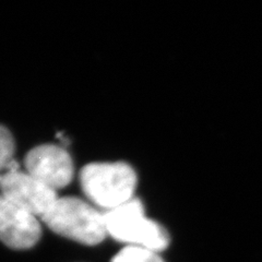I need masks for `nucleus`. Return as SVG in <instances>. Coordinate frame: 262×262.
<instances>
[{
    "label": "nucleus",
    "instance_id": "obj_1",
    "mask_svg": "<svg viewBox=\"0 0 262 262\" xmlns=\"http://www.w3.org/2000/svg\"><path fill=\"white\" fill-rule=\"evenodd\" d=\"M80 184L86 199L107 212L136 198L138 175L126 162H94L81 169Z\"/></svg>",
    "mask_w": 262,
    "mask_h": 262
},
{
    "label": "nucleus",
    "instance_id": "obj_2",
    "mask_svg": "<svg viewBox=\"0 0 262 262\" xmlns=\"http://www.w3.org/2000/svg\"><path fill=\"white\" fill-rule=\"evenodd\" d=\"M40 221L54 233L88 246L107 236L104 212L78 196H59Z\"/></svg>",
    "mask_w": 262,
    "mask_h": 262
},
{
    "label": "nucleus",
    "instance_id": "obj_3",
    "mask_svg": "<svg viewBox=\"0 0 262 262\" xmlns=\"http://www.w3.org/2000/svg\"><path fill=\"white\" fill-rule=\"evenodd\" d=\"M104 217L107 235L119 243L159 253L168 247L169 235L165 227L146 215L140 199L134 198L104 212Z\"/></svg>",
    "mask_w": 262,
    "mask_h": 262
},
{
    "label": "nucleus",
    "instance_id": "obj_4",
    "mask_svg": "<svg viewBox=\"0 0 262 262\" xmlns=\"http://www.w3.org/2000/svg\"><path fill=\"white\" fill-rule=\"evenodd\" d=\"M0 195L31 212L39 221L59 198L57 191L19 169L0 175Z\"/></svg>",
    "mask_w": 262,
    "mask_h": 262
},
{
    "label": "nucleus",
    "instance_id": "obj_5",
    "mask_svg": "<svg viewBox=\"0 0 262 262\" xmlns=\"http://www.w3.org/2000/svg\"><path fill=\"white\" fill-rule=\"evenodd\" d=\"M26 171L53 190L67 187L75 175V166L62 145L42 144L33 147L24 159Z\"/></svg>",
    "mask_w": 262,
    "mask_h": 262
},
{
    "label": "nucleus",
    "instance_id": "obj_6",
    "mask_svg": "<svg viewBox=\"0 0 262 262\" xmlns=\"http://www.w3.org/2000/svg\"><path fill=\"white\" fill-rule=\"evenodd\" d=\"M40 235L38 217L0 195V241L12 249L24 250L35 246Z\"/></svg>",
    "mask_w": 262,
    "mask_h": 262
},
{
    "label": "nucleus",
    "instance_id": "obj_7",
    "mask_svg": "<svg viewBox=\"0 0 262 262\" xmlns=\"http://www.w3.org/2000/svg\"><path fill=\"white\" fill-rule=\"evenodd\" d=\"M14 139L5 126L0 125V171H13L19 169V164L13 159Z\"/></svg>",
    "mask_w": 262,
    "mask_h": 262
},
{
    "label": "nucleus",
    "instance_id": "obj_8",
    "mask_svg": "<svg viewBox=\"0 0 262 262\" xmlns=\"http://www.w3.org/2000/svg\"><path fill=\"white\" fill-rule=\"evenodd\" d=\"M112 262H164V260L159 252L142 247L126 246L113 258Z\"/></svg>",
    "mask_w": 262,
    "mask_h": 262
}]
</instances>
